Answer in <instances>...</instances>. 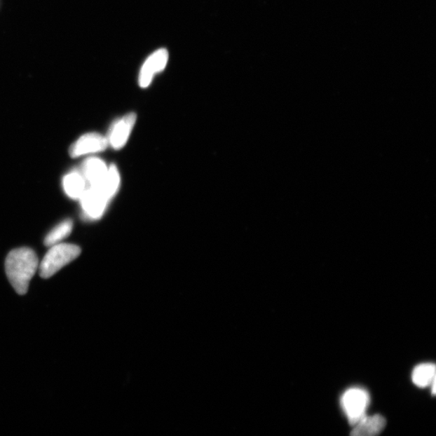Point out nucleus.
Instances as JSON below:
<instances>
[{
    "instance_id": "9d476101",
    "label": "nucleus",
    "mask_w": 436,
    "mask_h": 436,
    "mask_svg": "<svg viewBox=\"0 0 436 436\" xmlns=\"http://www.w3.org/2000/svg\"><path fill=\"white\" fill-rule=\"evenodd\" d=\"M63 189L69 198L74 200L81 199L86 188V180L79 171L69 172L63 178Z\"/></svg>"
},
{
    "instance_id": "20e7f679",
    "label": "nucleus",
    "mask_w": 436,
    "mask_h": 436,
    "mask_svg": "<svg viewBox=\"0 0 436 436\" xmlns=\"http://www.w3.org/2000/svg\"><path fill=\"white\" fill-rule=\"evenodd\" d=\"M79 200L84 217L90 220H97L102 217L109 202L98 188L90 186L85 190Z\"/></svg>"
},
{
    "instance_id": "f03ea898",
    "label": "nucleus",
    "mask_w": 436,
    "mask_h": 436,
    "mask_svg": "<svg viewBox=\"0 0 436 436\" xmlns=\"http://www.w3.org/2000/svg\"><path fill=\"white\" fill-rule=\"evenodd\" d=\"M81 253V249L74 244L58 243L50 247L39 265L40 275L45 279L51 278Z\"/></svg>"
},
{
    "instance_id": "423d86ee",
    "label": "nucleus",
    "mask_w": 436,
    "mask_h": 436,
    "mask_svg": "<svg viewBox=\"0 0 436 436\" xmlns=\"http://www.w3.org/2000/svg\"><path fill=\"white\" fill-rule=\"evenodd\" d=\"M137 121V115L134 113L127 114L123 118L114 122L109 130L107 140L110 145L116 150L123 147L131 135Z\"/></svg>"
},
{
    "instance_id": "39448f33",
    "label": "nucleus",
    "mask_w": 436,
    "mask_h": 436,
    "mask_svg": "<svg viewBox=\"0 0 436 436\" xmlns=\"http://www.w3.org/2000/svg\"><path fill=\"white\" fill-rule=\"evenodd\" d=\"M109 145L107 137L97 132H89L79 138L70 147V156L78 158L103 151Z\"/></svg>"
},
{
    "instance_id": "f257e3e1",
    "label": "nucleus",
    "mask_w": 436,
    "mask_h": 436,
    "mask_svg": "<svg viewBox=\"0 0 436 436\" xmlns=\"http://www.w3.org/2000/svg\"><path fill=\"white\" fill-rule=\"evenodd\" d=\"M39 268V258L33 250L28 247L13 250L5 261L8 280L20 295L28 292L30 281Z\"/></svg>"
},
{
    "instance_id": "f8f14e48",
    "label": "nucleus",
    "mask_w": 436,
    "mask_h": 436,
    "mask_svg": "<svg viewBox=\"0 0 436 436\" xmlns=\"http://www.w3.org/2000/svg\"><path fill=\"white\" fill-rule=\"evenodd\" d=\"M412 381L418 387L425 388L432 386L435 381V366L433 364L419 365L414 369Z\"/></svg>"
},
{
    "instance_id": "ddd939ff",
    "label": "nucleus",
    "mask_w": 436,
    "mask_h": 436,
    "mask_svg": "<svg viewBox=\"0 0 436 436\" xmlns=\"http://www.w3.org/2000/svg\"><path fill=\"white\" fill-rule=\"evenodd\" d=\"M72 229L73 222L71 219L60 222L48 233L45 238V245L50 247L61 243L63 239L71 235Z\"/></svg>"
},
{
    "instance_id": "6e6552de",
    "label": "nucleus",
    "mask_w": 436,
    "mask_h": 436,
    "mask_svg": "<svg viewBox=\"0 0 436 436\" xmlns=\"http://www.w3.org/2000/svg\"><path fill=\"white\" fill-rule=\"evenodd\" d=\"M109 167L99 158H89L82 165L81 173L90 187H97L103 182L107 175Z\"/></svg>"
},
{
    "instance_id": "1a4fd4ad",
    "label": "nucleus",
    "mask_w": 436,
    "mask_h": 436,
    "mask_svg": "<svg viewBox=\"0 0 436 436\" xmlns=\"http://www.w3.org/2000/svg\"><path fill=\"white\" fill-rule=\"evenodd\" d=\"M386 427V420L380 414L365 416L353 427L350 436H379Z\"/></svg>"
},
{
    "instance_id": "9b49d317",
    "label": "nucleus",
    "mask_w": 436,
    "mask_h": 436,
    "mask_svg": "<svg viewBox=\"0 0 436 436\" xmlns=\"http://www.w3.org/2000/svg\"><path fill=\"white\" fill-rule=\"evenodd\" d=\"M120 183L121 177L118 170L115 165H111L103 182L95 188H98L102 191L106 198L110 200L118 193Z\"/></svg>"
},
{
    "instance_id": "0eeeda50",
    "label": "nucleus",
    "mask_w": 436,
    "mask_h": 436,
    "mask_svg": "<svg viewBox=\"0 0 436 436\" xmlns=\"http://www.w3.org/2000/svg\"><path fill=\"white\" fill-rule=\"evenodd\" d=\"M168 61V52L165 49L158 50L147 58L142 66L139 74V85L146 88L151 84L154 76L166 67Z\"/></svg>"
},
{
    "instance_id": "7ed1b4c3",
    "label": "nucleus",
    "mask_w": 436,
    "mask_h": 436,
    "mask_svg": "<svg viewBox=\"0 0 436 436\" xmlns=\"http://www.w3.org/2000/svg\"><path fill=\"white\" fill-rule=\"evenodd\" d=\"M369 402V393L361 388H352L343 393L341 405L350 426L354 427L366 416Z\"/></svg>"
}]
</instances>
